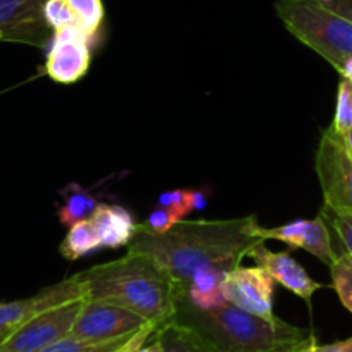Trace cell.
Segmentation results:
<instances>
[{"label": "cell", "mask_w": 352, "mask_h": 352, "mask_svg": "<svg viewBox=\"0 0 352 352\" xmlns=\"http://www.w3.org/2000/svg\"><path fill=\"white\" fill-rule=\"evenodd\" d=\"M261 223L256 216L233 219H182L169 232L151 235L138 230L128 252L145 254L171 276L178 297H187L188 283L202 270H230L240 266L259 242Z\"/></svg>", "instance_id": "1"}, {"label": "cell", "mask_w": 352, "mask_h": 352, "mask_svg": "<svg viewBox=\"0 0 352 352\" xmlns=\"http://www.w3.org/2000/svg\"><path fill=\"white\" fill-rule=\"evenodd\" d=\"M76 276L87 287L88 299L124 307L157 330L171 323L178 289L171 276L145 254L126 250L120 259L96 264Z\"/></svg>", "instance_id": "2"}, {"label": "cell", "mask_w": 352, "mask_h": 352, "mask_svg": "<svg viewBox=\"0 0 352 352\" xmlns=\"http://www.w3.org/2000/svg\"><path fill=\"white\" fill-rule=\"evenodd\" d=\"M171 323L195 335L211 352H289L309 333L280 320H263L233 304L199 309L187 297H178Z\"/></svg>", "instance_id": "3"}, {"label": "cell", "mask_w": 352, "mask_h": 352, "mask_svg": "<svg viewBox=\"0 0 352 352\" xmlns=\"http://www.w3.org/2000/svg\"><path fill=\"white\" fill-rule=\"evenodd\" d=\"M275 12L290 35L335 69L352 57V21L335 14L318 0H276Z\"/></svg>", "instance_id": "4"}, {"label": "cell", "mask_w": 352, "mask_h": 352, "mask_svg": "<svg viewBox=\"0 0 352 352\" xmlns=\"http://www.w3.org/2000/svg\"><path fill=\"white\" fill-rule=\"evenodd\" d=\"M314 169L324 208L352 214V155L345 148L340 133L331 126L321 133L314 154Z\"/></svg>", "instance_id": "5"}, {"label": "cell", "mask_w": 352, "mask_h": 352, "mask_svg": "<svg viewBox=\"0 0 352 352\" xmlns=\"http://www.w3.org/2000/svg\"><path fill=\"white\" fill-rule=\"evenodd\" d=\"M87 297L49 307L30 318L0 344V352H40L71 333Z\"/></svg>", "instance_id": "6"}, {"label": "cell", "mask_w": 352, "mask_h": 352, "mask_svg": "<svg viewBox=\"0 0 352 352\" xmlns=\"http://www.w3.org/2000/svg\"><path fill=\"white\" fill-rule=\"evenodd\" d=\"M92 43L76 23L54 32L47 49L43 73L60 85L80 81L92 64Z\"/></svg>", "instance_id": "7"}, {"label": "cell", "mask_w": 352, "mask_h": 352, "mask_svg": "<svg viewBox=\"0 0 352 352\" xmlns=\"http://www.w3.org/2000/svg\"><path fill=\"white\" fill-rule=\"evenodd\" d=\"M223 292L226 302L263 320H275V280L259 266H236L225 273Z\"/></svg>", "instance_id": "8"}, {"label": "cell", "mask_w": 352, "mask_h": 352, "mask_svg": "<svg viewBox=\"0 0 352 352\" xmlns=\"http://www.w3.org/2000/svg\"><path fill=\"white\" fill-rule=\"evenodd\" d=\"M147 324L151 323L124 307L87 297L69 335L87 340H114L135 333Z\"/></svg>", "instance_id": "9"}, {"label": "cell", "mask_w": 352, "mask_h": 352, "mask_svg": "<svg viewBox=\"0 0 352 352\" xmlns=\"http://www.w3.org/2000/svg\"><path fill=\"white\" fill-rule=\"evenodd\" d=\"M47 0H0V42L47 49L54 32L45 21Z\"/></svg>", "instance_id": "10"}, {"label": "cell", "mask_w": 352, "mask_h": 352, "mask_svg": "<svg viewBox=\"0 0 352 352\" xmlns=\"http://www.w3.org/2000/svg\"><path fill=\"white\" fill-rule=\"evenodd\" d=\"M83 297H87V287L78 280L76 275H73L60 280L59 283L45 287L32 297L0 302V344L35 314Z\"/></svg>", "instance_id": "11"}, {"label": "cell", "mask_w": 352, "mask_h": 352, "mask_svg": "<svg viewBox=\"0 0 352 352\" xmlns=\"http://www.w3.org/2000/svg\"><path fill=\"white\" fill-rule=\"evenodd\" d=\"M263 240H278L287 243L290 249H302L313 254L314 257L327 264L328 268L337 257L333 245H331L330 230L323 216H316L313 219H296L287 225L266 228L261 225L257 230Z\"/></svg>", "instance_id": "12"}, {"label": "cell", "mask_w": 352, "mask_h": 352, "mask_svg": "<svg viewBox=\"0 0 352 352\" xmlns=\"http://www.w3.org/2000/svg\"><path fill=\"white\" fill-rule=\"evenodd\" d=\"M247 257H250L256 266L268 273L275 280V283L282 285L294 296L300 297L306 304H311V297L314 296V292L324 287L323 283L316 282L307 275L302 264L297 263L289 250L273 252L266 247V242H259L249 250Z\"/></svg>", "instance_id": "13"}, {"label": "cell", "mask_w": 352, "mask_h": 352, "mask_svg": "<svg viewBox=\"0 0 352 352\" xmlns=\"http://www.w3.org/2000/svg\"><path fill=\"white\" fill-rule=\"evenodd\" d=\"M97 236H99L100 249H120L128 247L138 232V223L126 208L120 204H102L97 208L90 218Z\"/></svg>", "instance_id": "14"}, {"label": "cell", "mask_w": 352, "mask_h": 352, "mask_svg": "<svg viewBox=\"0 0 352 352\" xmlns=\"http://www.w3.org/2000/svg\"><path fill=\"white\" fill-rule=\"evenodd\" d=\"M59 194L63 195V204L57 209V216L60 225L67 228L92 218L97 208L102 204L92 190L81 187L80 184L66 185L60 188Z\"/></svg>", "instance_id": "15"}, {"label": "cell", "mask_w": 352, "mask_h": 352, "mask_svg": "<svg viewBox=\"0 0 352 352\" xmlns=\"http://www.w3.org/2000/svg\"><path fill=\"white\" fill-rule=\"evenodd\" d=\"M225 272L219 270H202L195 273L188 283L187 299L199 309H218L225 306L226 297L223 292Z\"/></svg>", "instance_id": "16"}, {"label": "cell", "mask_w": 352, "mask_h": 352, "mask_svg": "<svg viewBox=\"0 0 352 352\" xmlns=\"http://www.w3.org/2000/svg\"><path fill=\"white\" fill-rule=\"evenodd\" d=\"M148 330H157V328L154 324H147V327L135 331V333L121 338H114V340H87V338H78L73 337V335H67V337L54 342L52 345H49V347H45L40 352H120L130 344H133L137 338H140Z\"/></svg>", "instance_id": "17"}, {"label": "cell", "mask_w": 352, "mask_h": 352, "mask_svg": "<svg viewBox=\"0 0 352 352\" xmlns=\"http://www.w3.org/2000/svg\"><path fill=\"white\" fill-rule=\"evenodd\" d=\"M99 249V236H97V232L90 219L69 226L66 236H64L59 245L60 256L67 261L81 259V257L96 252Z\"/></svg>", "instance_id": "18"}, {"label": "cell", "mask_w": 352, "mask_h": 352, "mask_svg": "<svg viewBox=\"0 0 352 352\" xmlns=\"http://www.w3.org/2000/svg\"><path fill=\"white\" fill-rule=\"evenodd\" d=\"M155 335L161 342V352H211L192 331L180 324H166Z\"/></svg>", "instance_id": "19"}, {"label": "cell", "mask_w": 352, "mask_h": 352, "mask_svg": "<svg viewBox=\"0 0 352 352\" xmlns=\"http://www.w3.org/2000/svg\"><path fill=\"white\" fill-rule=\"evenodd\" d=\"M67 4L73 11L76 25L94 42L99 30L102 28L104 18H106L102 0H67Z\"/></svg>", "instance_id": "20"}, {"label": "cell", "mask_w": 352, "mask_h": 352, "mask_svg": "<svg viewBox=\"0 0 352 352\" xmlns=\"http://www.w3.org/2000/svg\"><path fill=\"white\" fill-rule=\"evenodd\" d=\"M331 289L337 292L342 306L352 314V256L345 250L337 254L330 266Z\"/></svg>", "instance_id": "21"}, {"label": "cell", "mask_w": 352, "mask_h": 352, "mask_svg": "<svg viewBox=\"0 0 352 352\" xmlns=\"http://www.w3.org/2000/svg\"><path fill=\"white\" fill-rule=\"evenodd\" d=\"M330 126L337 133H344L352 128V81L347 78L340 76V81H338L335 116Z\"/></svg>", "instance_id": "22"}, {"label": "cell", "mask_w": 352, "mask_h": 352, "mask_svg": "<svg viewBox=\"0 0 352 352\" xmlns=\"http://www.w3.org/2000/svg\"><path fill=\"white\" fill-rule=\"evenodd\" d=\"M320 214L323 216L327 225L331 226V230L340 239L342 247H344L342 250H345V252H349L352 256V214L331 211V209L324 208V206Z\"/></svg>", "instance_id": "23"}, {"label": "cell", "mask_w": 352, "mask_h": 352, "mask_svg": "<svg viewBox=\"0 0 352 352\" xmlns=\"http://www.w3.org/2000/svg\"><path fill=\"white\" fill-rule=\"evenodd\" d=\"M180 221V216H176L169 209L157 206L155 209H152L151 214L145 218L144 223H138V230L145 233H151V235H162V233L169 232L176 223Z\"/></svg>", "instance_id": "24"}, {"label": "cell", "mask_w": 352, "mask_h": 352, "mask_svg": "<svg viewBox=\"0 0 352 352\" xmlns=\"http://www.w3.org/2000/svg\"><path fill=\"white\" fill-rule=\"evenodd\" d=\"M157 206L169 209L176 216L185 219V216L194 212V209H192L190 188H173V190L162 192L157 197Z\"/></svg>", "instance_id": "25"}, {"label": "cell", "mask_w": 352, "mask_h": 352, "mask_svg": "<svg viewBox=\"0 0 352 352\" xmlns=\"http://www.w3.org/2000/svg\"><path fill=\"white\" fill-rule=\"evenodd\" d=\"M43 12H45L47 25L52 32H57V30L66 28V26L76 23L67 0H47Z\"/></svg>", "instance_id": "26"}, {"label": "cell", "mask_w": 352, "mask_h": 352, "mask_svg": "<svg viewBox=\"0 0 352 352\" xmlns=\"http://www.w3.org/2000/svg\"><path fill=\"white\" fill-rule=\"evenodd\" d=\"M290 352H352V337L331 342V344H318L314 335H309L306 340L296 345Z\"/></svg>", "instance_id": "27"}, {"label": "cell", "mask_w": 352, "mask_h": 352, "mask_svg": "<svg viewBox=\"0 0 352 352\" xmlns=\"http://www.w3.org/2000/svg\"><path fill=\"white\" fill-rule=\"evenodd\" d=\"M318 2L333 11L335 14L352 21V0H318Z\"/></svg>", "instance_id": "28"}, {"label": "cell", "mask_w": 352, "mask_h": 352, "mask_svg": "<svg viewBox=\"0 0 352 352\" xmlns=\"http://www.w3.org/2000/svg\"><path fill=\"white\" fill-rule=\"evenodd\" d=\"M192 197V209L194 211H202L208 208V190L201 188V190H190Z\"/></svg>", "instance_id": "29"}, {"label": "cell", "mask_w": 352, "mask_h": 352, "mask_svg": "<svg viewBox=\"0 0 352 352\" xmlns=\"http://www.w3.org/2000/svg\"><path fill=\"white\" fill-rule=\"evenodd\" d=\"M337 71L340 73L342 78H347V80L352 81V57L345 59Z\"/></svg>", "instance_id": "30"}, {"label": "cell", "mask_w": 352, "mask_h": 352, "mask_svg": "<svg viewBox=\"0 0 352 352\" xmlns=\"http://www.w3.org/2000/svg\"><path fill=\"white\" fill-rule=\"evenodd\" d=\"M340 137H342V142H344L345 148L349 151V154L352 155V128L351 130L344 131V133H340Z\"/></svg>", "instance_id": "31"}, {"label": "cell", "mask_w": 352, "mask_h": 352, "mask_svg": "<svg viewBox=\"0 0 352 352\" xmlns=\"http://www.w3.org/2000/svg\"><path fill=\"white\" fill-rule=\"evenodd\" d=\"M289 352H290V351H289Z\"/></svg>", "instance_id": "32"}]
</instances>
